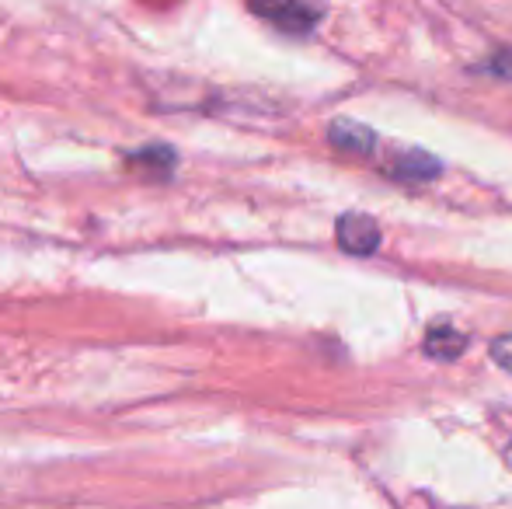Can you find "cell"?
<instances>
[{
  "label": "cell",
  "mask_w": 512,
  "mask_h": 509,
  "mask_svg": "<svg viewBox=\"0 0 512 509\" xmlns=\"http://www.w3.org/2000/svg\"><path fill=\"white\" fill-rule=\"evenodd\" d=\"M492 360L499 363L502 370L512 374V335H502V339L492 342Z\"/></svg>",
  "instance_id": "52a82bcc"
},
{
  "label": "cell",
  "mask_w": 512,
  "mask_h": 509,
  "mask_svg": "<svg viewBox=\"0 0 512 509\" xmlns=\"http://www.w3.org/2000/svg\"><path fill=\"white\" fill-rule=\"evenodd\" d=\"M133 161L143 164V171H154V175H171V168H175V154L168 147L140 150V154H133Z\"/></svg>",
  "instance_id": "8992f818"
},
{
  "label": "cell",
  "mask_w": 512,
  "mask_h": 509,
  "mask_svg": "<svg viewBox=\"0 0 512 509\" xmlns=\"http://www.w3.org/2000/svg\"><path fill=\"white\" fill-rule=\"evenodd\" d=\"M328 140L335 143V147H342V150H356V154L373 150V133H370V129L359 126V123H349V119H338V123H331Z\"/></svg>",
  "instance_id": "277c9868"
},
{
  "label": "cell",
  "mask_w": 512,
  "mask_h": 509,
  "mask_svg": "<svg viewBox=\"0 0 512 509\" xmlns=\"http://www.w3.org/2000/svg\"><path fill=\"white\" fill-rule=\"evenodd\" d=\"M335 238L349 255H373L380 248V227L366 213H345L335 227Z\"/></svg>",
  "instance_id": "7a4b0ae2"
},
{
  "label": "cell",
  "mask_w": 512,
  "mask_h": 509,
  "mask_svg": "<svg viewBox=\"0 0 512 509\" xmlns=\"http://www.w3.org/2000/svg\"><path fill=\"white\" fill-rule=\"evenodd\" d=\"M464 349H467V339L446 325L429 328V335H425V353L436 356V360H457Z\"/></svg>",
  "instance_id": "5b68a950"
},
{
  "label": "cell",
  "mask_w": 512,
  "mask_h": 509,
  "mask_svg": "<svg viewBox=\"0 0 512 509\" xmlns=\"http://www.w3.org/2000/svg\"><path fill=\"white\" fill-rule=\"evenodd\" d=\"M248 4L255 14L276 21L286 32H307L317 21V7H310L307 0H248Z\"/></svg>",
  "instance_id": "6da1fadb"
},
{
  "label": "cell",
  "mask_w": 512,
  "mask_h": 509,
  "mask_svg": "<svg viewBox=\"0 0 512 509\" xmlns=\"http://www.w3.org/2000/svg\"><path fill=\"white\" fill-rule=\"evenodd\" d=\"M509 464H512V447H509Z\"/></svg>",
  "instance_id": "ba28073f"
},
{
  "label": "cell",
  "mask_w": 512,
  "mask_h": 509,
  "mask_svg": "<svg viewBox=\"0 0 512 509\" xmlns=\"http://www.w3.org/2000/svg\"><path fill=\"white\" fill-rule=\"evenodd\" d=\"M394 175L405 178V182H429V178L439 175V161L422 150H408L394 161Z\"/></svg>",
  "instance_id": "3957f363"
}]
</instances>
